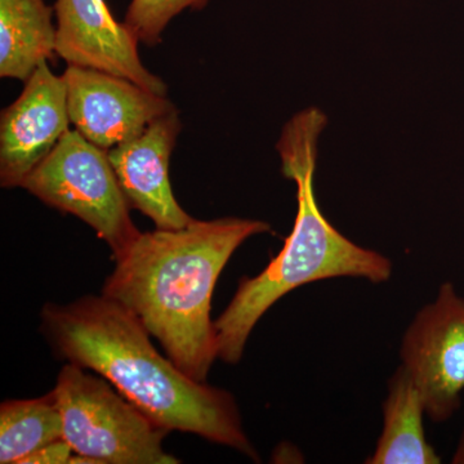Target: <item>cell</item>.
Returning <instances> with one entry per match:
<instances>
[{
	"label": "cell",
	"mask_w": 464,
	"mask_h": 464,
	"mask_svg": "<svg viewBox=\"0 0 464 464\" xmlns=\"http://www.w3.org/2000/svg\"><path fill=\"white\" fill-rule=\"evenodd\" d=\"M210 0H132L123 24L148 47L161 42V34L185 9H203Z\"/></svg>",
	"instance_id": "cell-14"
},
{
	"label": "cell",
	"mask_w": 464,
	"mask_h": 464,
	"mask_svg": "<svg viewBox=\"0 0 464 464\" xmlns=\"http://www.w3.org/2000/svg\"><path fill=\"white\" fill-rule=\"evenodd\" d=\"M56 54L67 65L93 67L167 96V84L143 66L139 41L105 0H56Z\"/></svg>",
	"instance_id": "cell-9"
},
{
	"label": "cell",
	"mask_w": 464,
	"mask_h": 464,
	"mask_svg": "<svg viewBox=\"0 0 464 464\" xmlns=\"http://www.w3.org/2000/svg\"><path fill=\"white\" fill-rule=\"evenodd\" d=\"M451 463L453 464H464V430L462 435H460L459 441L454 451L453 458H451Z\"/></svg>",
	"instance_id": "cell-16"
},
{
	"label": "cell",
	"mask_w": 464,
	"mask_h": 464,
	"mask_svg": "<svg viewBox=\"0 0 464 464\" xmlns=\"http://www.w3.org/2000/svg\"><path fill=\"white\" fill-rule=\"evenodd\" d=\"M43 203L90 225L111 248L114 259L130 248L140 232L130 215L108 151L78 130H69L44 160L24 179Z\"/></svg>",
	"instance_id": "cell-5"
},
{
	"label": "cell",
	"mask_w": 464,
	"mask_h": 464,
	"mask_svg": "<svg viewBox=\"0 0 464 464\" xmlns=\"http://www.w3.org/2000/svg\"><path fill=\"white\" fill-rule=\"evenodd\" d=\"M401 365L422 395L432 422H447L462 405L464 390V298L453 283L439 288L435 301L418 311L400 347Z\"/></svg>",
	"instance_id": "cell-6"
},
{
	"label": "cell",
	"mask_w": 464,
	"mask_h": 464,
	"mask_svg": "<svg viewBox=\"0 0 464 464\" xmlns=\"http://www.w3.org/2000/svg\"><path fill=\"white\" fill-rule=\"evenodd\" d=\"M70 121L65 81L43 63L26 79L20 97L2 111V188H21L34 168L69 132Z\"/></svg>",
	"instance_id": "cell-8"
},
{
	"label": "cell",
	"mask_w": 464,
	"mask_h": 464,
	"mask_svg": "<svg viewBox=\"0 0 464 464\" xmlns=\"http://www.w3.org/2000/svg\"><path fill=\"white\" fill-rule=\"evenodd\" d=\"M383 429L368 464H439L441 457L424 433L422 395L404 366L391 375L383 401Z\"/></svg>",
	"instance_id": "cell-11"
},
{
	"label": "cell",
	"mask_w": 464,
	"mask_h": 464,
	"mask_svg": "<svg viewBox=\"0 0 464 464\" xmlns=\"http://www.w3.org/2000/svg\"><path fill=\"white\" fill-rule=\"evenodd\" d=\"M53 9L44 0H0V76L25 82L56 54Z\"/></svg>",
	"instance_id": "cell-12"
},
{
	"label": "cell",
	"mask_w": 464,
	"mask_h": 464,
	"mask_svg": "<svg viewBox=\"0 0 464 464\" xmlns=\"http://www.w3.org/2000/svg\"><path fill=\"white\" fill-rule=\"evenodd\" d=\"M328 118L307 108L284 125L276 150L284 177L297 185V217L276 257L255 277H243L234 298L215 322L217 357L240 362L259 319L292 290L333 277L389 282L392 262L375 250L357 246L324 217L314 190L317 142Z\"/></svg>",
	"instance_id": "cell-3"
},
{
	"label": "cell",
	"mask_w": 464,
	"mask_h": 464,
	"mask_svg": "<svg viewBox=\"0 0 464 464\" xmlns=\"http://www.w3.org/2000/svg\"><path fill=\"white\" fill-rule=\"evenodd\" d=\"M63 78L70 121L84 139L106 151L177 110L167 96L93 67L69 65Z\"/></svg>",
	"instance_id": "cell-7"
},
{
	"label": "cell",
	"mask_w": 464,
	"mask_h": 464,
	"mask_svg": "<svg viewBox=\"0 0 464 464\" xmlns=\"http://www.w3.org/2000/svg\"><path fill=\"white\" fill-rule=\"evenodd\" d=\"M42 319L58 356L96 372L167 431L195 433L258 462L234 396L192 380L161 356L123 304L88 295L63 306L45 304Z\"/></svg>",
	"instance_id": "cell-1"
},
{
	"label": "cell",
	"mask_w": 464,
	"mask_h": 464,
	"mask_svg": "<svg viewBox=\"0 0 464 464\" xmlns=\"http://www.w3.org/2000/svg\"><path fill=\"white\" fill-rule=\"evenodd\" d=\"M63 420V438L75 454L99 464H177L163 448L167 431L116 393L105 378L81 366H63L53 390Z\"/></svg>",
	"instance_id": "cell-4"
},
{
	"label": "cell",
	"mask_w": 464,
	"mask_h": 464,
	"mask_svg": "<svg viewBox=\"0 0 464 464\" xmlns=\"http://www.w3.org/2000/svg\"><path fill=\"white\" fill-rule=\"evenodd\" d=\"M181 130L179 111L174 110L152 121L136 139L108 151L130 207L161 230H177L194 221L174 198L169 179L170 155Z\"/></svg>",
	"instance_id": "cell-10"
},
{
	"label": "cell",
	"mask_w": 464,
	"mask_h": 464,
	"mask_svg": "<svg viewBox=\"0 0 464 464\" xmlns=\"http://www.w3.org/2000/svg\"><path fill=\"white\" fill-rule=\"evenodd\" d=\"M63 420L53 391L0 406V463L21 464L34 451L63 439Z\"/></svg>",
	"instance_id": "cell-13"
},
{
	"label": "cell",
	"mask_w": 464,
	"mask_h": 464,
	"mask_svg": "<svg viewBox=\"0 0 464 464\" xmlns=\"http://www.w3.org/2000/svg\"><path fill=\"white\" fill-rule=\"evenodd\" d=\"M270 231L259 219L226 217L141 232L115 259L102 295L132 311L183 373L206 382L217 359V280L244 241Z\"/></svg>",
	"instance_id": "cell-2"
},
{
	"label": "cell",
	"mask_w": 464,
	"mask_h": 464,
	"mask_svg": "<svg viewBox=\"0 0 464 464\" xmlns=\"http://www.w3.org/2000/svg\"><path fill=\"white\" fill-rule=\"evenodd\" d=\"M74 450L70 447L65 439H58L56 441L50 442L34 451L29 457H26L21 464H66L74 456Z\"/></svg>",
	"instance_id": "cell-15"
}]
</instances>
